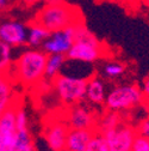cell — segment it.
I'll list each match as a JSON object with an SVG mask.
<instances>
[{"label":"cell","mask_w":149,"mask_h":151,"mask_svg":"<svg viewBox=\"0 0 149 151\" xmlns=\"http://www.w3.org/2000/svg\"><path fill=\"white\" fill-rule=\"evenodd\" d=\"M125 72V65L118 61H110L103 67V77L107 79L119 78Z\"/></svg>","instance_id":"d6986e66"},{"label":"cell","mask_w":149,"mask_h":151,"mask_svg":"<svg viewBox=\"0 0 149 151\" xmlns=\"http://www.w3.org/2000/svg\"><path fill=\"white\" fill-rule=\"evenodd\" d=\"M141 91H142V93H143V96L149 97V76H147L145 79L143 81V83H142V88H141Z\"/></svg>","instance_id":"d4e9b609"},{"label":"cell","mask_w":149,"mask_h":151,"mask_svg":"<svg viewBox=\"0 0 149 151\" xmlns=\"http://www.w3.org/2000/svg\"><path fill=\"white\" fill-rule=\"evenodd\" d=\"M47 54L43 50L31 48L24 50L14 63L13 79L25 86L40 85L44 81Z\"/></svg>","instance_id":"6da1fadb"},{"label":"cell","mask_w":149,"mask_h":151,"mask_svg":"<svg viewBox=\"0 0 149 151\" xmlns=\"http://www.w3.org/2000/svg\"><path fill=\"white\" fill-rule=\"evenodd\" d=\"M12 65V47L0 41V73L10 71Z\"/></svg>","instance_id":"ffe728a7"},{"label":"cell","mask_w":149,"mask_h":151,"mask_svg":"<svg viewBox=\"0 0 149 151\" xmlns=\"http://www.w3.org/2000/svg\"><path fill=\"white\" fill-rule=\"evenodd\" d=\"M14 118H16V128H17V131L29 129V118H28V114H26L25 109L22 106H19V104L16 106Z\"/></svg>","instance_id":"7402d4cb"},{"label":"cell","mask_w":149,"mask_h":151,"mask_svg":"<svg viewBox=\"0 0 149 151\" xmlns=\"http://www.w3.org/2000/svg\"><path fill=\"white\" fill-rule=\"evenodd\" d=\"M98 115L92 109L81 103L69 106L67 113L63 116V120L69 128L75 129H96Z\"/></svg>","instance_id":"ba28073f"},{"label":"cell","mask_w":149,"mask_h":151,"mask_svg":"<svg viewBox=\"0 0 149 151\" xmlns=\"http://www.w3.org/2000/svg\"><path fill=\"white\" fill-rule=\"evenodd\" d=\"M85 151H109V149L104 137L100 133H98L97 131H94Z\"/></svg>","instance_id":"44dd1931"},{"label":"cell","mask_w":149,"mask_h":151,"mask_svg":"<svg viewBox=\"0 0 149 151\" xmlns=\"http://www.w3.org/2000/svg\"><path fill=\"white\" fill-rule=\"evenodd\" d=\"M50 35V32L48 30H45L44 28H42L38 24H32L30 29H28V39H26V43L30 47H38L42 46L43 42L48 39V36Z\"/></svg>","instance_id":"ac0fdd59"},{"label":"cell","mask_w":149,"mask_h":151,"mask_svg":"<svg viewBox=\"0 0 149 151\" xmlns=\"http://www.w3.org/2000/svg\"><path fill=\"white\" fill-rule=\"evenodd\" d=\"M68 131L69 127L63 119L47 122L44 128V139L51 151H65Z\"/></svg>","instance_id":"9c48e42d"},{"label":"cell","mask_w":149,"mask_h":151,"mask_svg":"<svg viewBox=\"0 0 149 151\" xmlns=\"http://www.w3.org/2000/svg\"><path fill=\"white\" fill-rule=\"evenodd\" d=\"M101 136L106 142L109 151H131L137 131L136 127L122 122L118 127L104 132Z\"/></svg>","instance_id":"8992f818"},{"label":"cell","mask_w":149,"mask_h":151,"mask_svg":"<svg viewBox=\"0 0 149 151\" xmlns=\"http://www.w3.org/2000/svg\"><path fill=\"white\" fill-rule=\"evenodd\" d=\"M66 55L60 54H53L47 56V63H45V70H44V79L50 82L56 78L61 73L65 64H66Z\"/></svg>","instance_id":"9a60e30c"},{"label":"cell","mask_w":149,"mask_h":151,"mask_svg":"<svg viewBox=\"0 0 149 151\" xmlns=\"http://www.w3.org/2000/svg\"><path fill=\"white\" fill-rule=\"evenodd\" d=\"M9 151H36L29 129L17 131L16 138Z\"/></svg>","instance_id":"e0dca14e"},{"label":"cell","mask_w":149,"mask_h":151,"mask_svg":"<svg viewBox=\"0 0 149 151\" xmlns=\"http://www.w3.org/2000/svg\"><path fill=\"white\" fill-rule=\"evenodd\" d=\"M13 83L14 79L9 72L0 73V116L17 103Z\"/></svg>","instance_id":"7c38bea8"},{"label":"cell","mask_w":149,"mask_h":151,"mask_svg":"<svg viewBox=\"0 0 149 151\" xmlns=\"http://www.w3.org/2000/svg\"><path fill=\"white\" fill-rule=\"evenodd\" d=\"M136 131H137V134L149 138V118L142 120L140 125L136 127Z\"/></svg>","instance_id":"cb8c5ba5"},{"label":"cell","mask_w":149,"mask_h":151,"mask_svg":"<svg viewBox=\"0 0 149 151\" xmlns=\"http://www.w3.org/2000/svg\"><path fill=\"white\" fill-rule=\"evenodd\" d=\"M106 88L103 79L98 76H92L87 79L86 84V95L85 100H87L91 104L103 106L106 97Z\"/></svg>","instance_id":"5bb4252c"},{"label":"cell","mask_w":149,"mask_h":151,"mask_svg":"<svg viewBox=\"0 0 149 151\" xmlns=\"http://www.w3.org/2000/svg\"><path fill=\"white\" fill-rule=\"evenodd\" d=\"M6 6H7V0H0V11L6 9Z\"/></svg>","instance_id":"484cf974"},{"label":"cell","mask_w":149,"mask_h":151,"mask_svg":"<svg viewBox=\"0 0 149 151\" xmlns=\"http://www.w3.org/2000/svg\"><path fill=\"white\" fill-rule=\"evenodd\" d=\"M74 41H75V24L63 30L50 32L48 39L42 45V50L47 55H66L73 46Z\"/></svg>","instance_id":"52a82bcc"},{"label":"cell","mask_w":149,"mask_h":151,"mask_svg":"<svg viewBox=\"0 0 149 151\" xmlns=\"http://www.w3.org/2000/svg\"><path fill=\"white\" fill-rule=\"evenodd\" d=\"M78 23H82L79 11L66 3L48 4L35 19V24L41 25L49 32L63 30Z\"/></svg>","instance_id":"7a4b0ae2"},{"label":"cell","mask_w":149,"mask_h":151,"mask_svg":"<svg viewBox=\"0 0 149 151\" xmlns=\"http://www.w3.org/2000/svg\"><path fill=\"white\" fill-rule=\"evenodd\" d=\"M144 4H145L148 7H149V0H144Z\"/></svg>","instance_id":"f1b7e54d"},{"label":"cell","mask_w":149,"mask_h":151,"mask_svg":"<svg viewBox=\"0 0 149 151\" xmlns=\"http://www.w3.org/2000/svg\"><path fill=\"white\" fill-rule=\"evenodd\" d=\"M26 3H29V4H36V3H38V1H41V0H25Z\"/></svg>","instance_id":"83f0119b"},{"label":"cell","mask_w":149,"mask_h":151,"mask_svg":"<svg viewBox=\"0 0 149 151\" xmlns=\"http://www.w3.org/2000/svg\"><path fill=\"white\" fill-rule=\"evenodd\" d=\"M88 78L73 77L60 73L51 81V85L60 101L66 106L81 103L86 95V84Z\"/></svg>","instance_id":"5b68a950"},{"label":"cell","mask_w":149,"mask_h":151,"mask_svg":"<svg viewBox=\"0 0 149 151\" xmlns=\"http://www.w3.org/2000/svg\"><path fill=\"white\" fill-rule=\"evenodd\" d=\"M16 106L7 109L0 116V151H9L16 138Z\"/></svg>","instance_id":"8fae6325"},{"label":"cell","mask_w":149,"mask_h":151,"mask_svg":"<svg viewBox=\"0 0 149 151\" xmlns=\"http://www.w3.org/2000/svg\"><path fill=\"white\" fill-rule=\"evenodd\" d=\"M28 27L21 22H5L0 25V41L10 47H19L26 43Z\"/></svg>","instance_id":"30bf717a"},{"label":"cell","mask_w":149,"mask_h":151,"mask_svg":"<svg viewBox=\"0 0 149 151\" xmlns=\"http://www.w3.org/2000/svg\"><path fill=\"white\" fill-rule=\"evenodd\" d=\"M143 97L141 88L136 84L116 85L106 92L104 106L109 111L119 113L140 106Z\"/></svg>","instance_id":"277c9868"},{"label":"cell","mask_w":149,"mask_h":151,"mask_svg":"<svg viewBox=\"0 0 149 151\" xmlns=\"http://www.w3.org/2000/svg\"><path fill=\"white\" fill-rule=\"evenodd\" d=\"M94 131L93 129H75L69 128L65 151H85Z\"/></svg>","instance_id":"4fadbf2b"},{"label":"cell","mask_w":149,"mask_h":151,"mask_svg":"<svg viewBox=\"0 0 149 151\" xmlns=\"http://www.w3.org/2000/svg\"><path fill=\"white\" fill-rule=\"evenodd\" d=\"M131 151H149V138L137 134L133 143Z\"/></svg>","instance_id":"603a6c76"},{"label":"cell","mask_w":149,"mask_h":151,"mask_svg":"<svg viewBox=\"0 0 149 151\" xmlns=\"http://www.w3.org/2000/svg\"><path fill=\"white\" fill-rule=\"evenodd\" d=\"M103 46L82 23L75 24V41L66 54V58L73 61L92 64L103 56Z\"/></svg>","instance_id":"3957f363"},{"label":"cell","mask_w":149,"mask_h":151,"mask_svg":"<svg viewBox=\"0 0 149 151\" xmlns=\"http://www.w3.org/2000/svg\"><path fill=\"white\" fill-rule=\"evenodd\" d=\"M122 124V118L119 115V113H115V111H106L104 114L99 115L97 119V125H96V129L98 133H104L106 131L114 129L116 127H118Z\"/></svg>","instance_id":"2e32d148"},{"label":"cell","mask_w":149,"mask_h":151,"mask_svg":"<svg viewBox=\"0 0 149 151\" xmlns=\"http://www.w3.org/2000/svg\"><path fill=\"white\" fill-rule=\"evenodd\" d=\"M48 4H61L65 3V0H47Z\"/></svg>","instance_id":"4316f807"}]
</instances>
